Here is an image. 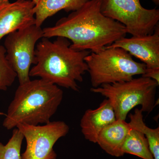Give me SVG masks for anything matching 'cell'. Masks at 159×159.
<instances>
[{"label":"cell","instance_id":"6da1fadb","mask_svg":"<svg viewBox=\"0 0 159 159\" xmlns=\"http://www.w3.org/2000/svg\"><path fill=\"white\" fill-rule=\"evenodd\" d=\"M102 0H90L76 11L43 29V37H62L72 42L71 48L97 52L125 37V26L101 12Z\"/></svg>","mask_w":159,"mask_h":159},{"label":"cell","instance_id":"7a4b0ae2","mask_svg":"<svg viewBox=\"0 0 159 159\" xmlns=\"http://www.w3.org/2000/svg\"><path fill=\"white\" fill-rule=\"evenodd\" d=\"M71 44L65 38L57 37L54 41L42 38L36 44L34 66L30 70V77L79 91L77 82L83 81V76L88 71L84 58L90 53L76 51L71 48Z\"/></svg>","mask_w":159,"mask_h":159},{"label":"cell","instance_id":"3957f363","mask_svg":"<svg viewBox=\"0 0 159 159\" xmlns=\"http://www.w3.org/2000/svg\"><path fill=\"white\" fill-rule=\"evenodd\" d=\"M63 97L58 86L42 79L19 84L10 102L3 125L7 129L20 124L39 125L51 122Z\"/></svg>","mask_w":159,"mask_h":159},{"label":"cell","instance_id":"277c9868","mask_svg":"<svg viewBox=\"0 0 159 159\" xmlns=\"http://www.w3.org/2000/svg\"><path fill=\"white\" fill-rule=\"evenodd\" d=\"M84 61L94 88L129 81L136 75L145 74L146 69L145 64L134 60L128 52L119 48L105 47L90 53Z\"/></svg>","mask_w":159,"mask_h":159},{"label":"cell","instance_id":"5b68a950","mask_svg":"<svg viewBox=\"0 0 159 159\" xmlns=\"http://www.w3.org/2000/svg\"><path fill=\"white\" fill-rule=\"evenodd\" d=\"M158 85L153 80L142 76L129 81L102 84L90 90L108 99L116 119L125 121L129 112L138 106H141L143 112L149 113L152 111L156 105Z\"/></svg>","mask_w":159,"mask_h":159},{"label":"cell","instance_id":"8992f818","mask_svg":"<svg viewBox=\"0 0 159 159\" xmlns=\"http://www.w3.org/2000/svg\"><path fill=\"white\" fill-rule=\"evenodd\" d=\"M100 9L105 16L125 26L132 36L152 34L159 25V9H145L140 0H102Z\"/></svg>","mask_w":159,"mask_h":159},{"label":"cell","instance_id":"52a82bcc","mask_svg":"<svg viewBox=\"0 0 159 159\" xmlns=\"http://www.w3.org/2000/svg\"><path fill=\"white\" fill-rule=\"evenodd\" d=\"M43 37L41 27L35 24L6 36L4 43L6 57L16 72L19 84L29 82L31 65L34 64L36 44Z\"/></svg>","mask_w":159,"mask_h":159},{"label":"cell","instance_id":"ba28073f","mask_svg":"<svg viewBox=\"0 0 159 159\" xmlns=\"http://www.w3.org/2000/svg\"><path fill=\"white\" fill-rule=\"evenodd\" d=\"M16 128L23 134L27 143L26 150L21 155L22 159H57L54 145L70 130L68 125L61 121L43 125L20 124Z\"/></svg>","mask_w":159,"mask_h":159},{"label":"cell","instance_id":"9c48e42d","mask_svg":"<svg viewBox=\"0 0 159 159\" xmlns=\"http://www.w3.org/2000/svg\"><path fill=\"white\" fill-rule=\"evenodd\" d=\"M106 47L124 49L142 61L146 68L159 69V25L152 34L122 38Z\"/></svg>","mask_w":159,"mask_h":159},{"label":"cell","instance_id":"30bf717a","mask_svg":"<svg viewBox=\"0 0 159 159\" xmlns=\"http://www.w3.org/2000/svg\"><path fill=\"white\" fill-rule=\"evenodd\" d=\"M34 6L30 0L0 3V41L14 31L35 24Z\"/></svg>","mask_w":159,"mask_h":159},{"label":"cell","instance_id":"8fae6325","mask_svg":"<svg viewBox=\"0 0 159 159\" xmlns=\"http://www.w3.org/2000/svg\"><path fill=\"white\" fill-rule=\"evenodd\" d=\"M116 120L110 102L108 99H104L97 108L85 111L80 120L81 132L86 140L97 143L102 129Z\"/></svg>","mask_w":159,"mask_h":159},{"label":"cell","instance_id":"7c38bea8","mask_svg":"<svg viewBox=\"0 0 159 159\" xmlns=\"http://www.w3.org/2000/svg\"><path fill=\"white\" fill-rule=\"evenodd\" d=\"M131 129L125 120L116 119L102 129L97 143L110 155L117 157L123 156L122 145Z\"/></svg>","mask_w":159,"mask_h":159},{"label":"cell","instance_id":"4fadbf2b","mask_svg":"<svg viewBox=\"0 0 159 159\" xmlns=\"http://www.w3.org/2000/svg\"><path fill=\"white\" fill-rule=\"evenodd\" d=\"M90 0H40L34 6L33 11L35 25L41 27L48 18L61 10L67 12L76 11Z\"/></svg>","mask_w":159,"mask_h":159},{"label":"cell","instance_id":"5bb4252c","mask_svg":"<svg viewBox=\"0 0 159 159\" xmlns=\"http://www.w3.org/2000/svg\"><path fill=\"white\" fill-rule=\"evenodd\" d=\"M142 113V110L135 109L134 114L129 115V124L131 128L139 131L145 135L154 159H159V128L148 127L143 120Z\"/></svg>","mask_w":159,"mask_h":159},{"label":"cell","instance_id":"9a60e30c","mask_svg":"<svg viewBox=\"0 0 159 159\" xmlns=\"http://www.w3.org/2000/svg\"><path fill=\"white\" fill-rule=\"evenodd\" d=\"M123 154L133 155L143 159H154L145 135L137 129H131L122 148Z\"/></svg>","mask_w":159,"mask_h":159},{"label":"cell","instance_id":"2e32d148","mask_svg":"<svg viewBox=\"0 0 159 159\" xmlns=\"http://www.w3.org/2000/svg\"><path fill=\"white\" fill-rule=\"evenodd\" d=\"M24 139V135L19 129H14L6 145L0 142V159H22L20 151Z\"/></svg>","mask_w":159,"mask_h":159},{"label":"cell","instance_id":"e0dca14e","mask_svg":"<svg viewBox=\"0 0 159 159\" xmlns=\"http://www.w3.org/2000/svg\"><path fill=\"white\" fill-rule=\"evenodd\" d=\"M17 76L6 57V50L0 45V91H6L14 82Z\"/></svg>","mask_w":159,"mask_h":159},{"label":"cell","instance_id":"ac0fdd59","mask_svg":"<svg viewBox=\"0 0 159 159\" xmlns=\"http://www.w3.org/2000/svg\"><path fill=\"white\" fill-rule=\"evenodd\" d=\"M142 76L153 80L159 84V69L146 68L145 74Z\"/></svg>","mask_w":159,"mask_h":159},{"label":"cell","instance_id":"d6986e66","mask_svg":"<svg viewBox=\"0 0 159 159\" xmlns=\"http://www.w3.org/2000/svg\"><path fill=\"white\" fill-rule=\"evenodd\" d=\"M30 1H31V2H33L35 4V5H37L38 3L39 2L40 0H30Z\"/></svg>","mask_w":159,"mask_h":159},{"label":"cell","instance_id":"ffe728a7","mask_svg":"<svg viewBox=\"0 0 159 159\" xmlns=\"http://www.w3.org/2000/svg\"><path fill=\"white\" fill-rule=\"evenodd\" d=\"M153 2L157 5H158L159 4V0H152Z\"/></svg>","mask_w":159,"mask_h":159},{"label":"cell","instance_id":"44dd1931","mask_svg":"<svg viewBox=\"0 0 159 159\" xmlns=\"http://www.w3.org/2000/svg\"><path fill=\"white\" fill-rule=\"evenodd\" d=\"M4 115V114H3V113L0 112V115Z\"/></svg>","mask_w":159,"mask_h":159},{"label":"cell","instance_id":"7402d4cb","mask_svg":"<svg viewBox=\"0 0 159 159\" xmlns=\"http://www.w3.org/2000/svg\"><path fill=\"white\" fill-rule=\"evenodd\" d=\"M3 1V0H0V3H1V2H2V1Z\"/></svg>","mask_w":159,"mask_h":159},{"label":"cell","instance_id":"603a6c76","mask_svg":"<svg viewBox=\"0 0 159 159\" xmlns=\"http://www.w3.org/2000/svg\"><path fill=\"white\" fill-rule=\"evenodd\" d=\"M3 1H9V0H3Z\"/></svg>","mask_w":159,"mask_h":159}]
</instances>
